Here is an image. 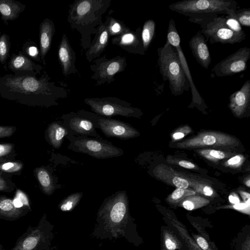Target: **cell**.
<instances>
[{"mask_svg":"<svg viewBox=\"0 0 250 250\" xmlns=\"http://www.w3.org/2000/svg\"><path fill=\"white\" fill-rule=\"evenodd\" d=\"M169 163L172 164H177L179 166L187 168V169H195L196 168V165L191 162L186 160H173L171 158H168Z\"/></svg>","mask_w":250,"mask_h":250,"instance_id":"obj_45","label":"cell"},{"mask_svg":"<svg viewBox=\"0 0 250 250\" xmlns=\"http://www.w3.org/2000/svg\"><path fill=\"white\" fill-rule=\"evenodd\" d=\"M189 186L198 193L207 197H215L217 194L213 188L207 183L195 178L191 175H186Z\"/></svg>","mask_w":250,"mask_h":250,"instance_id":"obj_28","label":"cell"},{"mask_svg":"<svg viewBox=\"0 0 250 250\" xmlns=\"http://www.w3.org/2000/svg\"><path fill=\"white\" fill-rule=\"evenodd\" d=\"M157 53L160 72L163 80L168 81L171 94L177 96L188 91L190 84L175 48L167 41Z\"/></svg>","mask_w":250,"mask_h":250,"instance_id":"obj_3","label":"cell"},{"mask_svg":"<svg viewBox=\"0 0 250 250\" xmlns=\"http://www.w3.org/2000/svg\"><path fill=\"white\" fill-rule=\"evenodd\" d=\"M229 107L236 117H242L249 108L250 104V80L246 81L241 88L229 98Z\"/></svg>","mask_w":250,"mask_h":250,"instance_id":"obj_18","label":"cell"},{"mask_svg":"<svg viewBox=\"0 0 250 250\" xmlns=\"http://www.w3.org/2000/svg\"><path fill=\"white\" fill-rule=\"evenodd\" d=\"M98 124L102 132L108 137L129 139L140 135V133L135 128L121 121L99 117Z\"/></svg>","mask_w":250,"mask_h":250,"instance_id":"obj_12","label":"cell"},{"mask_svg":"<svg viewBox=\"0 0 250 250\" xmlns=\"http://www.w3.org/2000/svg\"><path fill=\"white\" fill-rule=\"evenodd\" d=\"M189 46L197 62L202 67L208 68L211 62V55L207 40L200 31L197 32L190 39Z\"/></svg>","mask_w":250,"mask_h":250,"instance_id":"obj_21","label":"cell"},{"mask_svg":"<svg viewBox=\"0 0 250 250\" xmlns=\"http://www.w3.org/2000/svg\"><path fill=\"white\" fill-rule=\"evenodd\" d=\"M199 154L206 159L212 162H218L220 160L229 158L232 155V154L220 150L212 149H203L198 150Z\"/></svg>","mask_w":250,"mask_h":250,"instance_id":"obj_35","label":"cell"},{"mask_svg":"<svg viewBox=\"0 0 250 250\" xmlns=\"http://www.w3.org/2000/svg\"><path fill=\"white\" fill-rule=\"evenodd\" d=\"M244 161L245 158L243 155L241 154L236 155L228 160L224 163V165L227 167L237 168L242 165Z\"/></svg>","mask_w":250,"mask_h":250,"instance_id":"obj_42","label":"cell"},{"mask_svg":"<svg viewBox=\"0 0 250 250\" xmlns=\"http://www.w3.org/2000/svg\"><path fill=\"white\" fill-rule=\"evenodd\" d=\"M153 172L157 178L168 185L182 188H188L189 187L186 174L178 172L166 165H157Z\"/></svg>","mask_w":250,"mask_h":250,"instance_id":"obj_19","label":"cell"},{"mask_svg":"<svg viewBox=\"0 0 250 250\" xmlns=\"http://www.w3.org/2000/svg\"><path fill=\"white\" fill-rule=\"evenodd\" d=\"M28 212L27 209L16 207L13 200L4 196H0V219L7 221H15L25 216Z\"/></svg>","mask_w":250,"mask_h":250,"instance_id":"obj_23","label":"cell"},{"mask_svg":"<svg viewBox=\"0 0 250 250\" xmlns=\"http://www.w3.org/2000/svg\"><path fill=\"white\" fill-rule=\"evenodd\" d=\"M91 45L85 53L86 59L89 62L99 58L108 44L109 36L107 26L104 22L97 27Z\"/></svg>","mask_w":250,"mask_h":250,"instance_id":"obj_20","label":"cell"},{"mask_svg":"<svg viewBox=\"0 0 250 250\" xmlns=\"http://www.w3.org/2000/svg\"><path fill=\"white\" fill-rule=\"evenodd\" d=\"M16 198H18L23 203V204H24L26 205H28V202L27 197L21 191H17Z\"/></svg>","mask_w":250,"mask_h":250,"instance_id":"obj_49","label":"cell"},{"mask_svg":"<svg viewBox=\"0 0 250 250\" xmlns=\"http://www.w3.org/2000/svg\"><path fill=\"white\" fill-rule=\"evenodd\" d=\"M193 190L188 188H176L166 199V202L171 206H177L178 204L186 197L196 194Z\"/></svg>","mask_w":250,"mask_h":250,"instance_id":"obj_33","label":"cell"},{"mask_svg":"<svg viewBox=\"0 0 250 250\" xmlns=\"http://www.w3.org/2000/svg\"><path fill=\"white\" fill-rule=\"evenodd\" d=\"M67 134L68 131L66 128L57 123L51 124L47 129L50 144L56 148L60 147L64 137Z\"/></svg>","mask_w":250,"mask_h":250,"instance_id":"obj_27","label":"cell"},{"mask_svg":"<svg viewBox=\"0 0 250 250\" xmlns=\"http://www.w3.org/2000/svg\"><path fill=\"white\" fill-rule=\"evenodd\" d=\"M229 15L235 18L241 25L248 27L250 26V8L231 10Z\"/></svg>","mask_w":250,"mask_h":250,"instance_id":"obj_38","label":"cell"},{"mask_svg":"<svg viewBox=\"0 0 250 250\" xmlns=\"http://www.w3.org/2000/svg\"><path fill=\"white\" fill-rule=\"evenodd\" d=\"M188 21L200 25V30L211 44H234L240 43L246 36L240 35L229 29L225 24V17L218 16L213 19L201 20L189 18Z\"/></svg>","mask_w":250,"mask_h":250,"instance_id":"obj_6","label":"cell"},{"mask_svg":"<svg viewBox=\"0 0 250 250\" xmlns=\"http://www.w3.org/2000/svg\"><path fill=\"white\" fill-rule=\"evenodd\" d=\"M209 202L208 199L196 194L184 198L178 204L177 207L188 210H193L208 205Z\"/></svg>","mask_w":250,"mask_h":250,"instance_id":"obj_29","label":"cell"},{"mask_svg":"<svg viewBox=\"0 0 250 250\" xmlns=\"http://www.w3.org/2000/svg\"><path fill=\"white\" fill-rule=\"evenodd\" d=\"M112 11H109L108 16L104 22L107 26L109 38L116 37L124 34L131 29L127 27L122 21L112 17L110 14Z\"/></svg>","mask_w":250,"mask_h":250,"instance_id":"obj_30","label":"cell"},{"mask_svg":"<svg viewBox=\"0 0 250 250\" xmlns=\"http://www.w3.org/2000/svg\"><path fill=\"white\" fill-rule=\"evenodd\" d=\"M93 62L89 67L93 72L91 79L95 81L96 86L113 83L115 80V75L124 72L127 65L126 57L120 55L107 59L104 55L94 60Z\"/></svg>","mask_w":250,"mask_h":250,"instance_id":"obj_8","label":"cell"},{"mask_svg":"<svg viewBox=\"0 0 250 250\" xmlns=\"http://www.w3.org/2000/svg\"><path fill=\"white\" fill-rule=\"evenodd\" d=\"M52 227L44 214L37 226H29L18 238L11 250H48L53 236Z\"/></svg>","mask_w":250,"mask_h":250,"instance_id":"obj_5","label":"cell"},{"mask_svg":"<svg viewBox=\"0 0 250 250\" xmlns=\"http://www.w3.org/2000/svg\"><path fill=\"white\" fill-rule=\"evenodd\" d=\"M62 83L57 84L46 71L37 76H15L8 74L0 77V96L22 103L55 104L65 98L68 90Z\"/></svg>","mask_w":250,"mask_h":250,"instance_id":"obj_1","label":"cell"},{"mask_svg":"<svg viewBox=\"0 0 250 250\" xmlns=\"http://www.w3.org/2000/svg\"><path fill=\"white\" fill-rule=\"evenodd\" d=\"M11 42L8 35L4 33L0 36V62L3 65L5 70L7 71V60L10 57Z\"/></svg>","mask_w":250,"mask_h":250,"instance_id":"obj_34","label":"cell"},{"mask_svg":"<svg viewBox=\"0 0 250 250\" xmlns=\"http://www.w3.org/2000/svg\"><path fill=\"white\" fill-rule=\"evenodd\" d=\"M7 68L15 76H37L41 75L44 68L25 56L21 50L19 51L18 54H12L7 62Z\"/></svg>","mask_w":250,"mask_h":250,"instance_id":"obj_13","label":"cell"},{"mask_svg":"<svg viewBox=\"0 0 250 250\" xmlns=\"http://www.w3.org/2000/svg\"><path fill=\"white\" fill-rule=\"evenodd\" d=\"M225 24L229 29L240 35L246 36L241 25L235 18L228 15L225 17Z\"/></svg>","mask_w":250,"mask_h":250,"instance_id":"obj_39","label":"cell"},{"mask_svg":"<svg viewBox=\"0 0 250 250\" xmlns=\"http://www.w3.org/2000/svg\"><path fill=\"white\" fill-rule=\"evenodd\" d=\"M167 41L170 45L174 47L177 52L181 65L190 84V88L191 89L192 95V100H195L198 99L200 100L202 99L201 97L193 83L187 60L181 47L180 37L177 30L175 21L172 19L170 20L168 24Z\"/></svg>","mask_w":250,"mask_h":250,"instance_id":"obj_14","label":"cell"},{"mask_svg":"<svg viewBox=\"0 0 250 250\" xmlns=\"http://www.w3.org/2000/svg\"><path fill=\"white\" fill-rule=\"evenodd\" d=\"M196 243L202 250H218L213 242H209L200 234H190Z\"/></svg>","mask_w":250,"mask_h":250,"instance_id":"obj_40","label":"cell"},{"mask_svg":"<svg viewBox=\"0 0 250 250\" xmlns=\"http://www.w3.org/2000/svg\"><path fill=\"white\" fill-rule=\"evenodd\" d=\"M239 144V141L231 135L211 131L200 132L196 136L177 143L176 146L180 148L230 147Z\"/></svg>","mask_w":250,"mask_h":250,"instance_id":"obj_10","label":"cell"},{"mask_svg":"<svg viewBox=\"0 0 250 250\" xmlns=\"http://www.w3.org/2000/svg\"><path fill=\"white\" fill-rule=\"evenodd\" d=\"M161 250H186L184 243L170 227L163 226L161 234Z\"/></svg>","mask_w":250,"mask_h":250,"instance_id":"obj_25","label":"cell"},{"mask_svg":"<svg viewBox=\"0 0 250 250\" xmlns=\"http://www.w3.org/2000/svg\"><path fill=\"white\" fill-rule=\"evenodd\" d=\"M84 102L95 113L104 117L117 115L137 117L140 112L130 103L116 97L86 98Z\"/></svg>","mask_w":250,"mask_h":250,"instance_id":"obj_7","label":"cell"},{"mask_svg":"<svg viewBox=\"0 0 250 250\" xmlns=\"http://www.w3.org/2000/svg\"><path fill=\"white\" fill-rule=\"evenodd\" d=\"M73 116L69 124V127L73 131L79 134L98 136L95 126L90 120L78 116Z\"/></svg>","mask_w":250,"mask_h":250,"instance_id":"obj_26","label":"cell"},{"mask_svg":"<svg viewBox=\"0 0 250 250\" xmlns=\"http://www.w3.org/2000/svg\"><path fill=\"white\" fill-rule=\"evenodd\" d=\"M164 221L176 233L182 240L186 247V250H202L196 243L189 234L186 226L183 224L175 214L169 210L161 211Z\"/></svg>","mask_w":250,"mask_h":250,"instance_id":"obj_17","label":"cell"},{"mask_svg":"<svg viewBox=\"0 0 250 250\" xmlns=\"http://www.w3.org/2000/svg\"><path fill=\"white\" fill-rule=\"evenodd\" d=\"M22 165L17 162H7L0 166V168L3 171L14 172L20 170Z\"/></svg>","mask_w":250,"mask_h":250,"instance_id":"obj_43","label":"cell"},{"mask_svg":"<svg viewBox=\"0 0 250 250\" xmlns=\"http://www.w3.org/2000/svg\"><path fill=\"white\" fill-rule=\"evenodd\" d=\"M156 32V23L153 20L146 21L143 25L141 37L145 51L146 52L152 41H153Z\"/></svg>","mask_w":250,"mask_h":250,"instance_id":"obj_31","label":"cell"},{"mask_svg":"<svg viewBox=\"0 0 250 250\" xmlns=\"http://www.w3.org/2000/svg\"><path fill=\"white\" fill-rule=\"evenodd\" d=\"M1 35V32L0 31V36Z\"/></svg>","mask_w":250,"mask_h":250,"instance_id":"obj_55","label":"cell"},{"mask_svg":"<svg viewBox=\"0 0 250 250\" xmlns=\"http://www.w3.org/2000/svg\"><path fill=\"white\" fill-rule=\"evenodd\" d=\"M237 2L233 0H186L170 4V10L189 18L208 20L219 15H229L236 10Z\"/></svg>","mask_w":250,"mask_h":250,"instance_id":"obj_4","label":"cell"},{"mask_svg":"<svg viewBox=\"0 0 250 250\" xmlns=\"http://www.w3.org/2000/svg\"><path fill=\"white\" fill-rule=\"evenodd\" d=\"M239 250H250V234L249 233L242 241Z\"/></svg>","mask_w":250,"mask_h":250,"instance_id":"obj_48","label":"cell"},{"mask_svg":"<svg viewBox=\"0 0 250 250\" xmlns=\"http://www.w3.org/2000/svg\"><path fill=\"white\" fill-rule=\"evenodd\" d=\"M111 0H75L69 5L67 20L71 29L81 35L83 49L91 45L92 35L102 23V17L111 4Z\"/></svg>","mask_w":250,"mask_h":250,"instance_id":"obj_2","label":"cell"},{"mask_svg":"<svg viewBox=\"0 0 250 250\" xmlns=\"http://www.w3.org/2000/svg\"><path fill=\"white\" fill-rule=\"evenodd\" d=\"M68 147L72 150L87 154L98 159H106L123 154L122 149L99 140L86 137L69 138Z\"/></svg>","mask_w":250,"mask_h":250,"instance_id":"obj_9","label":"cell"},{"mask_svg":"<svg viewBox=\"0 0 250 250\" xmlns=\"http://www.w3.org/2000/svg\"><path fill=\"white\" fill-rule=\"evenodd\" d=\"M141 31L140 27L137 28L135 31L130 30L121 35L113 37L111 42L127 52L144 55L146 52L142 42Z\"/></svg>","mask_w":250,"mask_h":250,"instance_id":"obj_15","label":"cell"},{"mask_svg":"<svg viewBox=\"0 0 250 250\" xmlns=\"http://www.w3.org/2000/svg\"><path fill=\"white\" fill-rule=\"evenodd\" d=\"M245 184L248 187L250 186V180L249 178L247 181L245 182Z\"/></svg>","mask_w":250,"mask_h":250,"instance_id":"obj_53","label":"cell"},{"mask_svg":"<svg viewBox=\"0 0 250 250\" xmlns=\"http://www.w3.org/2000/svg\"><path fill=\"white\" fill-rule=\"evenodd\" d=\"M239 193L245 203L250 200V194L249 193L240 190L239 191Z\"/></svg>","mask_w":250,"mask_h":250,"instance_id":"obj_51","label":"cell"},{"mask_svg":"<svg viewBox=\"0 0 250 250\" xmlns=\"http://www.w3.org/2000/svg\"><path fill=\"white\" fill-rule=\"evenodd\" d=\"M36 175L43 192L47 195L51 194L54 191V186L49 172L44 168H38L36 169Z\"/></svg>","mask_w":250,"mask_h":250,"instance_id":"obj_32","label":"cell"},{"mask_svg":"<svg viewBox=\"0 0 250 250\" xmlns=\"http://www.w3.org/2000/svg\"><path fill=\"white\" fill-rule=\"evenodd\" d=\"M0 250H4L3 246L0 244Z\"/></svg>","mask_w":250,"mask_h":250,"instance_id":"obj_54","label":"cell"},{"mask_svg":"<svg viewBox=\"0 0 250 250\" xmlns=\"http://www.w3.org/2000/svg\"><path fill=\"white\" fill-rule=\"evenodd\" d=\"M5 189L4 182L0 178V190H3Z\"/></svg>","mask_w":250,"mask_h":250,"instance_id":"obj_52","label":"cell"},{"mask_svg":"<svg viewBox=\"0 0 250 250\" xmlns=\"http://www.w3.org/2000/svg\"><path fill=\"white\" fill-rule=\"evenodd\" d=\"M192 132L191 128L188 125L179 127L171 134V140L175 142L179 140Z\"/></svg>","mask_w":250,"mask_h":250,"instance_id":"obj_41","label":"cell"},{"mask_svg":"<svg viewBox=\"0 0 250 250\" xmlns=\"http://www.w3.org/2000/svg\"><path fill=\"white\" fill-rule=\"evenodd\" d=\"M58 58L63 75L67 77L77 72L76 54L70 45L66 34H63L58 46Z\"/></svg>","mask_w":250,"mask_h":250,"instance_id":"obj_16","label":"cell"},{"mask_svg":"<svg viewBox=\"0 0 250 250\" xmlns=\"http://www.w3.org/2000/svg\"><path fill=\"white\" fill-rule=\"evenodd\" d=\"M14 132V128L12 126H0V138L10 136Z\"/></svg>","mask_w":250,"mask_h":250,"instance_id":"obj_46","label":"cell"},{"mask_svg":"<svg viewBox=\"0 0 250 250\" xmlns=\"http://www.w3.org/2000/svg\"><path fill=\"white\" fill-rule=\"evenodd\" d=\"M229 202L233 204L240 203V201L236 194H230L229 197Z\"/></svg>","mask_w":250,"mask_h":250,"instance_id":"obj_50","label":"cell"},{"mask_svg":"<svg viewBox=\"0 0 250 250\" xmlns=\"http://www.w3.org/2000/svg\"><path fill=\"white\" fill-rule=\"evenodd\" d=\"M13 148V145L11 144H0V157L9 154Z\"/></svg>","mask_w":250,"mask_h":250,"instance_id":"obj_47","label":"cell"},{"mask_svg":"<svg viewBox=\"0 0 250 250\" xmlns=\"http://www.w3.org/2000/svg\"><path fill=\"white\" fill-rule=\"evenodd\" d=\"M26 5L15 0H0V18L6 25L8 21L19 18L25 9Z\"/></svg>","mask_w":250,"mask_h":250,"instance_id":"obj_24","label":"cell"},{"mask_svg":"<svg viewBox=\"0 0 250 250\" xmlns=\"http://www.w3.org/2000/svg\"><path fill=\"white\" fill-rule=\"evenodd\" d=\"M250 58V48L241 47L216 64L211 71L219 77L234 75L246 70Z\"/></svg>","mask_w":250,"mask_h":250,"instance_id":"obj_11","label":"cell"},{"mask_svg":"<svg viewBox=\"0 0 250 250\" xmlns=\"http://www.w3.org/2000/svg\"><path fill=\"white\" fill-rule=\"evenodd\" d=\"M82 196V192L71 194L60 203L59 205L60 209L63 211H71L79 203Z\"/></svg>","mask_w":250,"mask_h":250,"instance_id":"obj_37","label":"cell"},{"mask_svg":"<svg viewBox=\"0 0 250 250\" xmlns=\"http://www.w3.org/2000/svg\"><path fill=\"white\" fill-rule=\"evenodd\" d=\"M21 51L25 56L34 62L41 61L40 49L34 41L29 40L25 42L23 44Z\"/></svg>","mask_w":250,"mask_h":250,"instance_id":"obj_36","label":"cell"},{"mask_svg":"<svg viewBox=\"0 0 250 250\" xmlns=\"http://www.w3.org/2000/svg\"><path fill=\"white\" fill-rule=\"evenodd\" d=\"M55 31L53 21L48 18L44 19L40 24V52L41 61L44 65L46 64L45 57L51 48Z\"/></svg>","mask_w":250,"mask_h":250,"instance_id":"obj_22","label":"cell"},{"mask_svg":"<svg viewBox=\"0 0 250 250\" xmlns=\"http://www.w3.org/2000/svg\"><path fill=\"white\" fill-rule=\"evenodd\" d=\"M250 200L246 203H238L231 206H227L224 208H231L242 213L250 215Z\"/></svg>","mask_w":250,"mask_h":250,"instance_id":"obj_44","label":"cell"}]
</instances>
